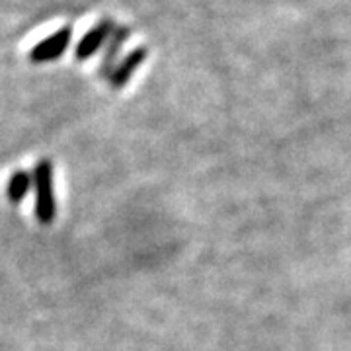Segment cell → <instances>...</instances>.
<instances>
[{"mask_svg": "<svg viewBox=\"0 0 351 351\" xmlns=\"http://www.w3.org/2000/svg\"><path fill=\"white\" fill-rule=\"evenodd\" d=\"M34 189H36V217L41 225H51L57 217V195L53 184V164L43 158L34 168Z\"/></svg>", "mask_w": 351, "mask_h": 351, "instance_id": "1", "label": "cell"}, {"mask_svg": "<svg viewBox=\"0 0 351 351\" xmlns=\"http://www.w3.org/2000/svg\"><path fill=\"white\" fill-rule=\"evenodd\" d=\"M73 39V27L64 25L59 32H55L53 36L39 41L34 49L29 51V61L34 63H47V61H55L63 55L69 43Z\"/></svg>", "mask_w": 351, "mask_h": 351, "instance_id": "2", "label": "cell"}, {"mask_svg": "<svg viewBox=\"0 0 351 351\" xmlns=\"http://www.w3.org/2000/svg\"><path fill=\"white\" fill-rule=\"evenodd\" d=\"M113 24L112 20H101L100 24H96L90 32H86V36L78 41L75 51V57L78 61H86L92 55H96L101 49V45L112 38Z\"/></svg>", "mask_w": 351, "mask_h": 351, "instance_id": "3", "label": "cell"}, {"mask_svg": "<svg viewBox=\"0 0 351 351\" xmlns=\"http://www.w3.org/2000/svg\"><path fill=\"white\" fill-rule=\"evenodd\" d=\"M147 55H149L147 47H135V49L131 51L125 59L119 61L117 66L113 69L112 76L108 78V80H110V86H112L113 90H119V88L125 86L127 82L133 78V75L138 71V66L145 63Z\"/></svg>", "mask_w": 351, "mask_h": 351, "instance_id": "4", "label": "cell"}, {"mask_svg": "<svg viewBox=\"0 0 351 351\" xmlns=\"http://www.w3.org/2000/svg\"><path fill=\"white\" fill-rule=\"evenodd\" d=\"M129 38V27H117L112 32V38H110V43H108V49L104 53L101 57V64H100V76L101 78H110L113 73V69L117 66V59H119V53H121V47L123 43Z\"/></svg>", "mask_w": 351, "mask_h": 351, "instance_id": "5", "label": "cell"}, {"mask_svg": "<svg viewBox=\"0 0 351 351\" xmlns=\"http://www.w3.org/2000/svg\"><path fill=\"white\" fill-rule=\"evenodd\" d=\"M34 188V176L29 174L27 170H16L6 186V195L12 203H20L25 195L29 193V189Z\"/></svg>", "mask_w": 351, "mask_h": 351, "instance_id": "6", "label": "cell"}]
</instances>
